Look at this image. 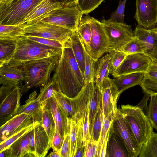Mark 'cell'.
Here are the masks:
<instances>
[{
  "label": "cell",
  "instance_id": "cell-1",
  "mask_svg": "<svg viewBox=\"0 0 157 157\" xmlns=\"http://www.w3.org/2000/svg\"><path fill=\"white\" fill-rule=\"evenodd\" d=\"M51 79L68 97H75L85 84L84 76L75 57L71 37L63 44L61 56Z\"/></svg>",
  "mask_w": 157,
  "mask_h": 157
},
{
  "label": "cell",
  "instance_id": "cell-2",
  "mask_svg": "<svg viewBox=\"0 0 157 157\" xmlns=\"http://www.w3.org/2000/svg\"><path fill=\"white\" fill-rule=\"evenodd\" d=\"M62 48L46 45L21 36L17 39L13 54L4 64L18 67L27 61L51 56H61Z\"/></svg>",
  "mask_w": 157,
  "mask_h": 157
},
{
  "label": "cell",
  "instance_id": "cell-3",
  "mask_svg": "<svg viewBox=\"0 0 157 157\" xmlns=\"http://www.w3.org/2000/svg\"><path fill=\"white\" fill-rule=\"evenodd\" d=\"M60 57L51 56L24 63L21 66L25 75L24 84L21 87L22 94L31 88L42 87L47 83Z\"/></svg>",
  "mask_w": 157,
  "mask_h": 157
},
{
  "label": "cell",
  "instance_id": "cell-4",
  "mask_svg": "<svg viewBox=\"0 0 157 157\" xmlns=\"http://www.w3.org/2000/svg\"><path fill=\"white\" fill-rule=\"evenodd\" d=\"M17 26L10 34L0 37L17 39L21 36H34L55 40L63 44L73 32L70 29L36 20Z\"/></svg>",
  "mask_w": 157,
  "mask_h": 157
},
{
  "label": "cell",
  "instance_id": "cell-5",
  "mask_svg": "<svg viewBox=\"0 0 157 157\" xmlns=\"http://www.w3.org/2000/svg\"><path fill=\"white\" fill-rule=\"evenodd\" d=\"M119 110L129 124L140 149L153 132L151 122L140 107L121 105Z\"/></svg>",
  "mask_w": 157,
  "mask_h": 157
},
{
  "label": "cell",
  "instance_id": "cell-6",
  "mask_svg": "<svg viewBox=\"0 0 157 157\" xmlns=\"http://www.w3.org/2000/svg\"><path fill=\"white\" fill-rule=\"evenodd\" d=\"M42 0H13L7 6L0 8V25L18 26L26 16Z\"/></svg>",
  "mask_w": 157,
  "mask_h": 157
},
{
  "label": "cell",
  "instance_id": "cell-7",
  "mask_svg": "<svg viewBox=\"0 0 157 157\" xmlns=\"http://www.w3.org/2000/svg\"><path fill=\"white\" fill-rule=\"evenodd\" d=\"M101 22L108 41V52L112 50L121 51L134 38V32L130 25L110 22L104 19Z\"/></svg>",
  "mask_w": 157,
  "mask_h": 157
},
{
  "label": "cell",
  "instance_id": "cell-8",
  "mask_svg": "<svg viewBox=\"0 0 157 157\" xmlns=\"http://www.w3.org/2000/svg\"><path fill=\"white\" fill-rule=\"evenodd\" d=\"M83 14L77 5L71 6H64L52 12L41 20H35L66 28L73 32L78 29Z\"/></svg>",
  "mask_w": 157,
  "mask_h": 157
},
{
  "label": "cell",
  "instance_id": "cell-9",
  "mask_svg": "<svg viewBox=\"0 0 157 157\" xmlns=\"http://www.w3.org/2000/svg\"><path fill=\"white\" fill-rule=\"evenodd\" d=\"M91 30V38L86 51L97 61L105 53L108 52V41L101 22L88 15Z\"/></svg>",
  "mask_w": 157,
  "mask_h": 157
},
{
  "label": "cell",
  "instance_id": "cell-10",
  "mask_svg": "<svg viewBox=\"0 0 157 157\" xmlns=\"http://www.w3.org/2000/svg\"><path fill=\"white\" fill-rule=\"evenodd\" d=\"M152 62L150 56L144 53L127 55L121 64L112 74L116 78L123 75L146 72Z\"/></svg>",
  "mask_w": 157,
  "mask_h": 157
},
{
  "label": "cell",
  "instance_id": "cell-11",
  "mask_svg": "<svg viewBox=\"0 0 157 157\" xmlns=\"http://www.w3.org/2000/svg\"><path fill=\"white\" fill-rule=\"evenodd\" d=\"M134 17L139 26L146 29L155 27L157 24V0H136Z\"/></svg>",
  "mask_w": 157,
  "mask_h": 157
},
{
  "label": "cell",
  "instance_id": "cell-12",
  "mask_svg": "<svg viewBox=\"0 0 157 157\" xmlns=\"http://www.w3.org/2000/svg\"><path fill=\"white\" fill-rule=\"evenodd\" d=\"M51 148L46 131L39 122H35L30 139L28 157H45Z\"/></svg>",
  "mask_w": 157,
  "mask_h": 157
},
{
  "label": "cell",
  "instance_id": "cell-13",
  "mask_svg": "<svg viewBox=\"0 0 157 157\" xmlns=\"http://www.w3.org/2000/svg\"><path fill=\"white\" fill-rule=\"evenodd\" d=\"M113 126L124 142L130 157H138L140 150L130 126L119 109Z\"/></svg>",
  "mask_w": 157,
  "mask_h": 157
},
{
  "label": "cell",
  "instance_id": "cell-14",
  "mask_svg": "<svg viewBox=\"0 0 157 157\" xmlns=\"http://www.w3.org/2000/svg\"><path fill=\"white\" fill-rule=\"evenodd\" d=\"M21 88L17 86L0 103L1 126L16 115L20 107V100L22 96Z\"/></svg>",
  "mask_w": 157,
  "mask_h": 157
},
{
  "label": "cell",
  "instance_id": "cell-15",
  "mask_svg": "<svg viewBox=\"0 0 157 157\" xmlns=\"http://www.w3.org/2000/svg\"><path fill=\"white\" fill-rule=\"evenodd\" d=\"M101 90L102 108L104 119L117 108V103L120 94L113 79L107 77L104 80Z\"/></svg>",
  "mask_w": 157,
  "mask_h": 157
},
{
  "label": "cell",
  "instance_id": "cell-16",
  "mask_svg": "<svg viewBox=\"0 0 157 157\" xmlns=\"http://www.w3.org/2000/svg\"><path fill=\"white\" fill-rule=\"evenodd\" d=\"M95 87L94 82L85 83L77 96L72 98L75 106V113L72 118L78 122L84 118L86 110L89 106L90 97Z\"/></svg>",
  "mask_w": 157,
  "mask_h": 157
},
{
  "label": "cell",
  "instance_id": "cell-17",
  "mask_svg": "<svg viewBox=\"0 0 157 157\" xmlns=\"http://www.w3.org/2000/svg\"><path fill=\"white\" fill-rule=\"evenodd\" d=\"M50 109L56 125V129L60 136H64L70 130L69 118L59 105L54 96L50 98L45 104Z\"/></svg>",
  "mask_w": 157,
  "mask_h": 157
},
{
  "label": "cell",
  "instance_id": "cell-18",
  "mask_svg": "<svg viewBox=\"0 0 157 157\" xmlns=\"http://www.w3.org/2000/svg\"><path fill=\"white\" fill-rule=\"evenodd\" d=\"M105 157H130L124 142L113 125L110 131Z\"/></svg>",
  "mask_w": 157,
  "mask_h": 157
},
{
  "label": "cell",
  "instance_id": "cell-19",
  "mask_svg": "<svg viewBox=\"0 0 157 157\" xmlns=\"http://www.w3.org/2000/svg\"><path fill=\"white\" fill-rule=\"evenodd\" d=\"M24 79V72L22 69L7 64L0 66V83L2 85L20 86Z\"/></svg>",
  "mask_w": 157,
  "mask_h": 157
},
{
  "label": "cell",
  "instance_id": "cell-20",
  "mask_svg": "<svg viewBox=\"0 0 157 157\" xmlns=\"http://www.w3.org/2000/svg\"><path fill=\"white\" fill-rule=\"evenodd\" d=\"M134 32L135 37L141 43L144 53L149 56L153 51L157 39V27L146 29L137 25Z\"/></svg>",
  "mask_w": 157,
  "mask_h": 157
},
{
  "label": "cell",
  "instance_id": "cell-21",
  "mask_svg": "<svg viewBox=\"0 0 157 157\" xmlns=\"http://www.w3.org/2000/svg\"><path fill=\"white\" fill-rule=\"evenodd\" d=\"M32 119L31 116L22 113L15 115L6 121L0 126V142L4 141Z\"/></svg>",
  "mask_w": 157,
  "mask_h": 157
},
{
  "label": "cell",
  "instance_id": "cell-22",
  "mask_svg": "<svg viewBox=\"0 0 157 157\" xmlns=\"http://www.w3.org/2000/svg\"><path fill=\"white\" fill-rule=\"evenodd\" d=\"M71 151L70 157H74L78 149L84 144L83 141V119L78 122L70 118Z\"/></svg>",
  "mask_w": 157,
  "mask_h": 157
},
{
  "label": "cell",
  "instance_id": "cell-23",
  "mask_svg": "<svg viewBox=\"0 0 157 157\" xmlns=\"http://www.w3.org/2000/svg\"><path fill=\"white\" fill-rule=\"evenodd\" d=\"M64 6L62 3L51 0H42L26 16L22 24L35 20Z\"/></svg>",
  "mask_w": 157,
  "mask_h": 157
},
{
  "label": "cell",
  "instance_id": "cell-24",
  "mask_svg": "<svg viewBox=\"0 0 157 157\" xmlns=\"http://www.w3.org/2000/svg\"><path fill=\"white\" fill-rule=\"evenodd\" d=\"M145 73V72H141L123 75L113 79L119 94L128 88L140 85L144 80Z\"/></svg>",
  "mask_w": 157,
  "mask_h": 157
},
{
  "label": "cell",
  "instance_id": "cell-25",
  "mask_svg": "<svg viewBox=\"0 0 157 157\" xmlns=\"http://www.w3.org/2000/svg\"><path fill=\"white\" fill-rule=\"evenodd\" d=\"M32 130L26 133L6 149L7 157H28Z\"/></svg>",
  "mask_w": 157,
  "mask_h": 157
},
{
  "label": "cell",
  "instance_id": "cell-26",
  "mask_svg": "<svg viewBox=\"0 0 157 157\" xmlns=\"http://www.w3.org/2000/svg\"><path fill=\"white\" fill-rule=\"evenodd\" d=\"M37 94L36 91L31 93L26 101L25 104L20 106L16 115L25 113L31 116L34 122L38 121L40 116L42 105L36 99Z\"/></svg>",
  "mask_w": 157,
  "mask_h": 157
},
{
  "label": "cell",
  "instance_id": "cell-27",
  "mask_svg": "<svg viewBox=\"0 0 157 157\" xmlns=\"http://www.w3.org/2000/svg\"><path fill=\"white\" fill-rule=\"evenodd\" d=\"M72 49L79 68L84 75L86 49L77 29L73 32L71 36Z\"/></svg>",
  "mask_w": 157,
  "mask_h": 157
},
{
  "label": "cell",
  "instance_id": "cell-28",
  "mask_svg": "<svg viewBox=\"0 0 157 157\" xmlns=\"http://www.w3.org/2000/svg\"><path fill=\"white\" fill-rule=\"evenodd\" d=\"M96 62V67L95 74L94 83L95 86L101 90L104 79L108 77L109 61L112 55L111 51Z\"/></svg>",
  "mask_w": 157,
  "mask_h": 157
},
{
  "label": "cell",
  "instance_id": "cell-29",
  "mask_svg": "<svg viewBox=\"0 0 157 157\" xmlns=\"http://www.w3.org/2000/svg\"><path fill=\"white\" fill-rule=\"evenodd\" d=\"M38 122L46 131L51 146L56 128V125L52 112L46 104L42 105L40 117Z\"/></svg>",
  "mask_w": 157,
  "mask_h": 157
},
{
  "label": "cell",
  "instance_id": "cell-30",
  "mask_svg": "<svg viewBox=\"0 0 157 157\" xmlns=\"http://www.w3.org/2000/svg\"><path fill=\"white\" fill-rule=\"evenodd\" d=\"M17 39L0 37V66L12 57L16 49Z\"/></svg>",
  "mask_w": 157,
  "mask_h": 157
},
{
  "label": "cell",
  "instance_id": "cell-31",
  "mask_svg": "<svg viewBox=\"0 0 157 157\" xmlns=\"http://www.w3.org/2000/svg\"><path fill=\"white\" fill-rule=\"evenodd\" d=\"M53 96L67 117L72 118L75 113V106L73 99L66 96L59 90H54Z\"/></svg>",
  "mask_w": 157,
  "mask_h": 157
},
{
  "label": "cell",
  "instance_id": "cell-32",
  "mask_svg": "<svg viewBox=\"0 0 157 157\" xmlns=\"http://www.w3.org/2000/svg\"><path fill=\"white\" fill-rule=\"evenodd\" d=\"M101 94V90L99 88L95 86L90 97L89 107L90 135L95 119L99 109Z\"/></svg>",
  "mask_w": 157,
  "mask_h": 157
},
{
  "label": "cell",
  "instance_id": "cell-33",
  "mask_svg": "<svg viewBox=\"0 0 157 157\" xmlns=\"http://www.w3.org/2000/svg\"><path fill=\"white\" fill-rule=\"evenodd\" d=\"M35 122L32 119L22 126L3 141L0 143V151L8 148L13 143L18 139L32 130Z\"/></svg>",
  "mask_w": 157,
  "mask_h": 157
},
{
  "label": "cell",
  "instance_id": "cell-34",
  "mask_svg": "<svg viewBox=\"0 0 157 157\" xmlns=\"http://www.w3.org/2000/svg\"><path fill=\"white\" fill-rule=\"evenodd\" d=\"M139 157H157V133L152 132L148 140L142 145Z\"/></svg>",
  "mask_w": 157,
  "mask_h": 157
},
{
  "label": "cell",
  "instance_id": "cell-35",
  "mask_svg": "<svg viewBox=\"0 0 157 157\" xmlns=\"http://www.w3.org/2000/svg\"><path fill=\"white\" fill-rule=\"evenodd\" d=\"M118 109L113 110L104 118L98 141L97 157H100L101 148L105 139L113 125Z\"/></svg>",
  "mask_w": 157,
  "mask_h": 157
},
{
  "label": "cell",
  "instance_id": "cell-36",
  "mask_svg": "<svg viewBox=\"0 0 157 157\" xmlns=\"http://www.w3.org/2000/svg\"><path fill=\"white\" fill-rule=\"evenodd\" d=\"M88 15V14L82 17L77 29L83 41L85 49L89 45L92 35Z\"/></svg>",
  "mask_w": 157,
  "mask_h": 157
},
{
  "label": "cell",
  "instance_id": "cell-37",
  "mask_svg": "<svg viewBox=\"0 0 157 157\" xmlns=\"http://www.w3.org/2000/svg\"><path fill=\"white\" fill-rule=\"evenodd\" d=\"M40 93L36 99L42 105L45 104L50 98L53 96V92L56 90H59L57 85L51 79L44 86L40 88Z\"/></svg>",
  "mask_w": 157,
  "mask_h": 157
},
{
  "label": "cell",
  "instance_id": "cell-38",
  "mask_svg": "<svg viewBox=\"0 0 157 157\" xmlns=\"http://www.w3.org/2000/svg\"><path fill=\"white\" fill-rule=\"evenodd\" d=\"M96 62L91 58L86 50L84 74L85 83L88 82H94Z\"/></svg>",
  "mask_w": 157,
  "mask_h": 157
},
{
  "label": "cell",
  "instance_id": "cell-39",
  "mask_svg": "<svg viewBox=\"0 0 157 157\" xmlns=\"http://www.w3.org/2000/svg\"><path fill=\"white\" fill-rule=\"evenodd\" d=\"M104 120L101 97L99 109L95 119L90 134L94 139L98 142L101 134Z\"/></svg>",
  "mask_w": 157,
  "mask_h": 157
},
{
  "label": "cell",
  "instance_id": "cell-40",
  "mask_svg": "<svg viewBox=\"0 0 157 157\" xmlns=\"http://www.w3.org/2000/svg\"><path fill=\"white\" fill-rule=\"evenodd\" d=\"M147 116L152 126L157 131V96H150L148 106L147 108Z\"/></svg>",
  "mask_w": 157,
  "mask_h": 157
},
{
  "label": "cell",
  "instance_id": "cell-41",
  "mask_svg": "<svg viewBox=\"0 0 157 157\" xmlns=\"http://www.w3.org/2000/svg\"><path fill=\"white\" fill-rule=\"evenodd\" d=\"M104 1V0H78L76 5L83 14L88 15Z\"/></svg>",
  "mask_w": 157,
  "mask_h": 157
},
{
  "label": "cell",
  "instance_id": "cell-42",
  "mask_svg": "<svg viewBox=\"0 0 157 157\" xmlns=\"http://www.w3.org/2000/svg\"><path fill=\"white\" fill-rule=\"evenodd\" d=\"M109 51H111L112 55L109 61V73L112 74L121 64L127 55L118 50H112Z\"/></svg>",
  "mask_w": 157,
  "mask_h": 157
},
{
  "label": "cell",
  "instance_id": "cell-43",
  "mask_svg": "<svg viewBox=\"0 0 157 157\" xmlns=\"http://www.w3.org/2000/svg\"><path fill=\"white\" fill-rule=\"evenodd\" d=\"M121 51L127 55L137 53H144V50L141 43L135 37L127 43Z\"/></svg>",
  "mask_w": 157,
  "mask_h": 157
},
{
  "label": "cell",
  "instance_id": "cell-44",
  "mask_svg": "<svg viewBox=\"0 0 157 157\" xmlns=\"http://www.w3.org/2000/svg\"><path fill=\"white\" fill-rule=\"evenodd\" d=\"M127 0H119L118 6L116 10L111 14L109 21L122 24L124 22V11Z\"/></svg>",
  "mask_w": 157,
  "mask_h": 157
},
{
  "label": "cell",
  "instance_id": "cell-45",
  "mask_svg": "<svg viewBox=\"0 0 157 157\" xmlns=\"http://www.w3.org/2000/svg\"><path fill=\"white\" fill-rule=\"evenodd\" d=\"M140 85L145 94L150 96L157 95V80L144 78Z\"/></svg>",
  "mask_w": 157,
  "mask_h": 157
},
{
  "label": "cell",
  "instance_id": "cell-46",
  "mask_svg": "<svg viewBox=\"0 0 157 157\" xmlns=\"http://www.w3.org/2000/svg\"><path fill=\"white\" fill-rule=\"evenodd\" d=\"M98 142L94 140L90 135L88 141L85 144L83 157H97Z\"/></svg>",
  "mask_w": 157,
  "mask_h": 157
},
{
  "label": "cell",
  "instance_id": "cell-47",
  "mask_svg": "<svg viewBox=\"0 0 157 157\" xmlns=\"http://www.w3.org/2000/svg\"><path fill=\"white\" fill-rule=\"evenodd\" d=\"M25 37L46 45L60 48H63V44L59 41L55 40L31 36Z\"/></svg>",
  "mask_w": 157,
  "mask_h": 157
},
{
  "label": "cell",
  "instance_id": "cell-48",
  "mask_svg": "<svg viewBox=\"0 0 157 157\" xmlns=\"http://www.w3.org/2000/svg\"><path fill=\"white\" fill-rule=\"evenodd\" d=\"M64 139L56 129L51 144V148L53 151L60 153Z\"/></svg>",
  "mask_w": 157,
  "mask_h": 157
},
{
  "label": "cell",
  "instance_id": "cell-49",
  "mask_svg": "<svg viewBox=\"0 0 157 157\" xmlns=\"http://www.w3.org/2000/svg\"><path fill=\"white\" fill-rule=\"evenodd\" d=\"M71 151V141L70 130L65 135L60 151L61 157H70Z\"/></svg>",
  "mask_w": 157,
  "mask_h": 157
},
{
  "label": "cell",
  "instance_id": "cell-50",
  "mask_svg": "<svg viewBox=\"0 0 157 157\" xmlns=\"http://www.w3.org/2000/svg\"><path fill=\"white\" fill-rule=\"evenodd\" d=\"M144 78L157 80V63L152 61L145 72Z\"/></svg>",
  "mask_w": 157,
  "mask_h": 157
},
{
  "label": "cell",
  "instance_id": "cell-51",
  "mask_svg": "<svg viewBox=\"0 0 157 157\" xmlns=\"http://www.w3.org/2000/svg\"><path fill=\"white\" fill-rule=\"evenodd\" d=\"M18 28L17 26L0 25V36L8 35Z\"/></svg>",
  "mask_w": 157,
  "mask_h": 157
},
{
  "label": "cell",
  "instance_id": "cell-52",
  "mask_svg": "<svg viewBox=\"0 0 157 157\" xmlns=\"http://www.w3.org/2000/svg\"><path fill=\"white\" fill-rule=\"evenodd\" d=\"M15 87L2 86L0 88V103L13 90Z\"/></svg>",
  "mask_w": 157,
  "mask_h": 157
},
{
  "label": "cell",
  "instance_id": "cell-53",
  "mask_svg": "<svg viewBox=\"0 0 157 157\" xmlns=\"http://www.w3.org/2000/svg\"><path fill=\"white\" fill-rule=\"evenodd\" d=\"M110 131L106 135L102 144L100 155V157H105L108 141L109 138Z\"/></svg>",
  "mask_w": 157,
  "mask_h": 157
},
{
  "label": "cell",
  "instance_id": "cell-54",
  "mask_svg": "<svg viewBox=\"0 0 157 157\" xmlns=\"http://www.w3.org/2000/svg\"><path fill=\"white\" fill-rule=\"evenodd\" d=\"M149 56L153 61L157 63V39L153 51Z\"/></svg>",
  "mask_w": 157,
  "mask_h": 157
},
{
  "label": "cell",
  "instance_id": "cell-55",
  "mask_svg": "<svg viewBox=\"0 0 157 157\" xmlns=\"http://www.w3.org/2000/svg\"><path fill=\"white\" fill-rule=\"evenodd\" d=\"M85 147L84 144L82 145L77 150L74 157H83Z\"/></svg>",
  "mask_w": 157,
  "mask_h": 157
},
{
  "label": "cell",
  "instance_id": "cell-56",
  "mask_svg": "<svg viewBox=\"0 0 157 157\" xmlns=\"http://www.w3.org/2000/svg\"><path fill=\"white\" fill-rule=\"evenodd\" d=\"M13 0H0V8L7 6Z\"/></svg>",
  "mask_w": 157,
  "mask_h": 157
},
{
  "label": "cell",
  "instance_id": "cell-57",
  "mask_svg": "<svg viewBox=\"0 0 157 157\" xmlns=\"http://www.w3.org/2000/svg\"><path fill=\"white\" fill-rule=\"evenodd\" d=\"M78 0H67L65 6H71L76 5Z\"/></svg>",
  "mask_w": 157,
  "mask_h": 157
},
{
  "label": "cell",
  "instance_id": "cell-58",
  "mask_svg": "<svg viewBox=\"0 0 157 157\" xmlns=\"http://www.w3.org/2000/svg\"><path fill=\"white\" fill-rule=\"evenodd\" d=\"M48 157H61L60 153L59 152L53 151L47 156Z\"/></svg>",
  "mask_w": 157,
  "mask_h": 157
},
{
  "label": "cell",
  "instance_id": "cell-59",
  "mask_svg": "<svg viewBox=\"0 0 157 157\" xmlns=\"http://www.w3.org/2000/svg\"><path fill=\"white\" fill-rule=\"evenodd\" d=\"M52 1L55 2H58L62 3L64 4L65 6L67 0H51Z\"/></svg>",
  "mask_w": 157,
  "mask_h": 157
},
{
  "label": "cell",
  "instance_id": "cell-60",
  "mask_svg": "<svg viewBox=\"0 0 157 157\" xmlns=\"http://www.w3.org/2000/svg\"></svg>",
  "mask_w": 157,
  "mask_h": 157
}]
</instances>
